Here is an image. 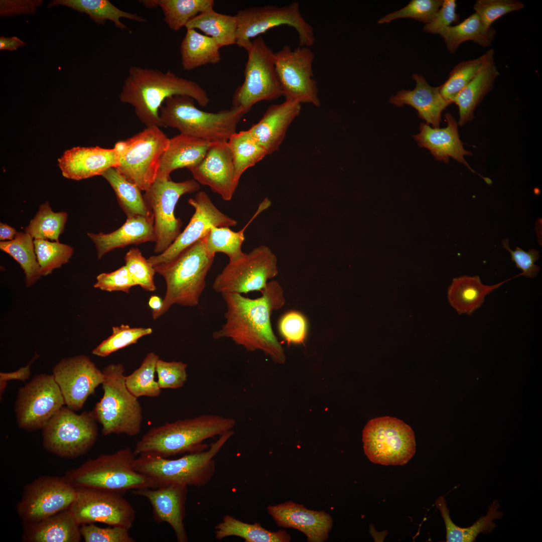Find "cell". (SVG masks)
I'll return each instance as SVG.
<instances>
[{"label": "cell", "mask_w": 542, "mask_h": 542, "mask_svg": "<svg viewBox=\"0 0 542 542\" xmlns=\"http://www.w3.org/2000/svg\"><path fill=\"white\" fill-rule=\"evenodd\" d=\"M447 126L445 128L432 127L422 122L419 133L413 136L420 147L428 149L435 159L448 163L450 157L464 165L472 173L479 175L488 184L492 181L479 175L469 165L464 156L472 154L465 150L461 141L458 131V123L449 113L445 114Z\"/></svg>", "instance_id": "obj_25"}, {"label": "cell", "mask_w": 542, "mask_h": 542, "mask_svg": "<svg viewBox=\"0 0 542 542\" xmlns=\"http://www.w3.org/2000/svg\"><path fill=\"white\" fill-rule=\"evenodd\" d=\"M149 306L152 310V315L158 313L162 308L163 300L156 295L151 296L148 302Z\"/></svg>", "instance_id": "obj_63"}, {"label": "cell", "mask_w": 542, "mask_h": 542, "mask_svg": "<svg viewBox=\"0 0 542 542\" xmlns=\"http://www.w3.org/2000/svg\"><path fill=\"white\" fill-rule=\"evenodd\" d=\"M27 45V43L20 38L14 36L12 37H0L1 50H16L18 48Z\"/></svg>", "instance_id": "obj_61"}, {"label": "cell", "mask_w": 542, "mask_h": 542, "mask_svg": "<svg viewBox=\"0 0 542 542\" xmlns=\"http://www.w3.org/2000/svg\"><path fill=\"white\" fill-rule=\"evenodd\" d=\"M496 33L494 28L486 26L474 13L462 22L444 28L439 35L443 39L448 51L454 53L460 45L466 41L488 47L492 44Z\"/></svg>", "instance_id": "obj_34"}, {"label": "cell", "mask_w": 542, "mask_h": 542, "mask_svg": "<svg viewBox=\"0 0 542 542\" xmlns=\"http://www.w3.org/2000/svg\"><path fill=\"white\" fill-rule=\"evenodd\" d=\"M80 525L68 509L39 521L23 523L25 542H79Z\"/></svg>", "instance_id": "obj_31"}, {"label": "cell", "mask_w": 542, "mask_h": 542, "mask_svg": "<svg viewBox=\"0 0 542 542\" xmlns=\"http://www.w3.org/2000/svg\"><path fill=\"white\" fill-rule=\"evenodd\" d=\"M64 6L79 13H86L91 20L98 24H103L106 20L112 22L115 26L122 30L132 32L120 19L124 18L139 23H146L147 20L136 14L122 11L108 0H54L49 3L48 8Z\"/></svg>", "instance_id": "obj_35"}, {"label": "cell", "mask_w": 542, "mask_h": 542, "mask_svg": "<svg viewBox=\"0 0 542 542\" xmlns=\"http://www.w3.org/2000/svg\"><path fill=\"white\" fill-rule=\"evenodd\" d=\"M238 22L235 16L216 12L213 9L202 13L186 25L188 29H198L214 39L219 47L236 44Z\"/></svg>", "instance_id": "obj_39"}, {"label": "cell", "mask_w": 542, "mask_h": 542, "mask_svg": "<svg viewBox=\"0 0 542 542\" xmlns=\"http://www.w3.org/2000/svg\"><path fill=\"white\" fill-rule=\"evenodd\" d=\"M136 455L129 448L89 459L66 472L64 477L76 488L85 487L124 493L129 490L157 488L135 469Z\"/></svg>", "instance_id": "obj_7"}, {"label": "cell", "mask_w": 542, "mask_h": 542, "mask_svg": "<svg viewBox=\"0 0 542 542\" xmlns=\"http://www.w3.org/2000/svg\"><path fill=\"white\" fill-rule=\"evenodd\" d=\"M76 497L68 509L80 525L102 523L130 529L136 511L123 494L97 489L76 488Z\"/></svg>", "instance_id": "obj_19"}, {"label": "cell", "mask_w": 542, "mask_h": 542, "mask_svg": "<svg viewBox=\"0 0 542 542\" xmlns=\"http://www.w3.org/2000/svg\"><path fill=\"white\" fill-rule=\"evenodd\" d=\"M236 44L247 51L251 39L281 25L294 28L298 33L300 46L311 47L315 38L313 26L302 16L299 4L294 2L283 7H252L238 11Z\"/></svg>", "instance_id": "obj_14"}, {"label": "cell", "mask_w": 542, "mask_h": 542, "mask_svg": "<svg viewBox=\"0 0 542 542\" xmlns=\"http://www.w3.org/2000/svg\"><path fill=\"white\" fill-rule=\"evenodd\" d=\"M364 453L369 460L383 465H403L416 452L411 427L401 420L385 416L370 420L362 432Z\"/></svg>", "instance_id": "obj_12"}, {"label": "cell", "mask_w": 542, "mask_h": 542, "mask_svg": "<svg viewBox=\"0 0 542 542\" xmlns=\"http://www.w3.org/2000/svg\"><path fill=\"white\" fill-rule=\"evenodd\" d=\"M215 143L181 133L173 137L161 158L158 175L170 178L174 170L197 165Z\"/></svg>", "instance_id": "obj_32"}, {"label": "cell", "mask_w": 542, "mask_h": 542, "mask_svg": "<svg viewBox=\"0 0 542 542\" xmlns=\"http://www.w3.org/2000/svg\"><path fill=\"white\" fill-rule=\"evenodd\" d=\"M16 230L3 223H0V240L1 241H9L13 240L16 236Z\"/></svg>", "instance_id": "obj_62"}, {"label": "cell", "mask_w": 542, "mask_h": 542, "mask_svg": "<svg viewBox=\"0 0 542 542\" xmlns=\"http://www.w3.org/2000/svg\"><path fill=\"white\" fill-rule=\"evenodd\" d=\"M511 279L487 286L482 284L478 276L464 275L454 278L448 289V301L459 315H471L482 305L486 295Z\"/></svg>", "instance_id": "obj_33"}, {"label": "cell", "mask_w": 542, "mask_h": 542, "mask_svg": "<svg viewBox=\"0 0 542 542\" xmlns=\"http://www.w3.org/2000/svg\"><path fill=\"white\" fill-rule=\"evenodd\" d=\"M314 57L311 50L305 46L292 50L285 45L274 53L276 71L286 99L320 106L312 69Z\"/></svg>", "instance_id": "obj_17"}, {"label": "cell", "mask_w": 542, "mask_h": 542, "mask_svg": "<svg viewBox=\"0 0 542 542\" xmlns=\"http://www.w3.org/2000/svg\"><path fill=\"white\" fill-rule=\"evenodd\" d=\"M52 375L63 396L66 406L77 411L81 410L96 388L104 379L89 356L80 354L63 358L53 367Z\"/></svg>", "instance_id": "obj_21"}, {"label": "cell", "mask_w": 542, "mask_h": 542, "mask_svg": "<svg viewBox=\"0 0 542 542\" xmlns=\"http://www.w3.org/2000/svg\"><path fill=\"white\" fill-rule=\"evenodd\" d=\"M65 212L53 211L48 202L41 204L38 211L25 228V232L35 239L59 241L67 220Z\"/></svg>", "instance_id": "obj_45"}, {"label": "cell", "mask_w": 542, "mask_h": 542, "mask_svg": "<svg viewBox=\"0 0 542 542\" xmlns=\"http://www.w3.org/2000/svg\"><path fill=\"white\" fill-rule=\"evenodd\" d=\"M524 7V4L517 0H477L473 6L475 13L488 27L502 16Z\"/></svg>", "instance_id": "obj_52"}, {"label": "cell", "mask_w": 542, "mask_h": 542, "mask_svg": "<svg viewBox=\"0 0 542 542\" xmlns=\"http://www.w3.org/2000/svg\"><path fill=\"white\" fill-rule=\"evenodd\" d=\"M227 143L232 155L235 181L238 185L243 173L262 160L267 154L248 130L235 132Z\"/></svg>", "instance_id": "obj_42"}, {"label": "cell", "mask_w": 542, "mask_h": 542, "mask_svg": "<svg viewBox=\"0 0 542 542\" xmlns=\"http://www.w3.org/2000/svg\"><path fill=\"white\" fill-rule=\"evenodd\" d=\"M134 286L137 285L124 265L113 272L99 274L93 287L103 291H121L128 294Z\"/></svg>", "instance_id": "obj_56"}, {"label": "cell", "mask_w": 542, "mask_h": 542, "mask_svg": "<svg viewBox=\"0 0 542 542\" xmlns=\"http://www.w3.org/2000/svg\"><path fill=\"white\" fill-rule=\"evenodd\" d=\"M281 336L288 344L303 343L307 332V323L305 317L301 313L291 311L284 315L279 324Z\"/></svg>", "instance_id": "obj_55"}, {"label": "cell", "mask_w": 542, "mask_h": 542, "mask_svg": "<svg viewBox=\"0 0 542 542\" xmlns=\"http://www.w3.org/2000/svg\"><path fill=\"white\" fill-rule=\"evenodd\" d=\"M0 249L19 263L24 272L27 287L33 286L42 277L35 251L34 239L29 234L19 232L13 240L1 241Z\"/></svg>", "instance_id": "obj_41"}, {"label": "cell", "mask_w": 542, "mask_h": 542, "mask_svg": "<svg viewBox=\"0 0 542 542\" xmlns=\"http://www.w3.org/2000/svg\"><path fill=\"white\" fill-rule=\"evenodd\" d=\"M236 424L232 418L204 414L178 420L150 429L136 445L135 455L148 454L168 458L185 453L206 450L204 442L232 430Z\"/></svg>", "instance_id": "obj_3"}, {"label": "cell", "mask_w": 542, "mask_h": 542, "mask_svg": "<svg viewBox=\"0 0 542 542\" xmlns=\"http://www.w3.org/2000/svg\"><path fill=\"white\" fill-rule=\"evenodd\" d=\"M267 510L279 526L299 530L309 542L326 541L333 527V519L328 513L309 509L292 501L269 505Z\"/></svg>", "instance_id": "obj_24"}, {"label": "cell", "mask_w": 542, "mask_h": 542, "mask_svg": "<svg viewBox=\"0 0 542 542\" xmlns=\"http://www.w3.org/2000/svg\"><path fill=\"white\" fill-rule=\"evenodd\" d=\"M97 422L92 411L77 414L63 406L41 430L43 446L62 458L82 456L96 441Z\"/></svg>", "instance_id": "obj_10"}, {"label": "cell", "mask_w": 542, "mask_h": 542, "mask_svg": "<svg viewBox=\"0 0 542 542\" xmlns=\"http://www.w3.org/2000/svg\"><path fill=\"white\" fill-rule=\"evenodd\" d=\"M101 176L112 188L118 203L126 217L152 214L141 193L142 190L127 180L115 168L108 169Z\"/></svg>", "instance_id": "obj_40"}, {"label": "cell", "mask_w": 542, "mask_h": 542, "mask_svg": "<svg viewBox=\"0 0 542 542\" xmlns=\"http://www.w3.org/2000/svg\"><path fill=\"white\" fill-rule=\"evenodd\" d=\"M443 2V0H412L402 9L380 18L378 23L383 24L400 18H412L425 25L432 20Z\"/></svg>", "instance_id": "obj_50"}, {"label": "cell", "mask_w": 542, "mask_h": 542, "mask_svg": "<svg viewBox=\"0 0 542 542\" xmlns=\"http://www.w3.org/2000/svg\"><path fill=\"white\" fill-rule=\"evenodd\" d=\"M457 3L455 0H443V3L432 20L424 25V32L439 34L444 28L452 23H459L460 17L456 12Z\"/></svg>", "instance_id": "obj_58"}, {"label": "cell", "mask_w": 542, "mask_h": 542, "mask_svg": "<svg viewBox=\"0 0 542 542\" xmlns=\"http://www.w3.org/2000/svg\"><path fill=\"white\" fill-rule=\"evenodd\" d=\"M301 110L300 103L286 99L268 106L259 121L248 130L267 155L271 154L279 150L288 127Z\"/></svg>", "instance_id": "obj_27"}, {"label": "cell", "mask_w": 542, "mask_h": 542, "mask_svg": "<svg viewBox=\"0 0 542 542\" xmlns=\"http://www.w3.org/2000/svg\"><path fill=\"white\" fill-rule=\"evenodd\" d=\"M159 356L151 352L147 354L140 367L125 377V385L136 397L159 396L161 390L155 379L156 364Z\"/></svg>", "instance_id": "obj_46"}, {"label": "cell", "mask_w": 542, "mask_h": 542, "mask_svg": "<svg viewBox=\"0 0 542 542\" xmlns=\"http://www.w3.org/2000/svg\"><path fill=\"white\" fill-rule=\"evenodd\" d=\"M214 256L207 250L204 237L172 260L153 266L166 284L162 307L152 315L154 320L163 315L174 304L186 307L198 305Z\"/></svg>", "instance_id": "obj_4"}, {"label": "cell", "mask_w": 542, "mask_h": 542, "mask_svg": "<svg viewBox=\"0 0 542 542\" xmlns=\"http://www.w3.org/2000/svg\"><path fill=\"white\" fill-rule=\"evenodd\" d=\"M220 47L211 37L194 29H188L180 45L182 66L191 71L207 64L221 61Z\"/></svg>", "instance_id": "obj_37"}, {"label": "cell", "mask_w": 542, "mask_h": 542, "mask_svg": "<svg viewBox=\"0 0 542 542\" xmlns=\"http://www.w3.org/2000/svg\"><path fill=\"white\" fill-rule=\"evenodd\" d=\"M42 0L0 1L1 16H13L21 14H34L37 8L43 3Z\"/></svg>", "instance_id": "obj_59"}, {"label": "cell", "mask_w": 542, "mask_h": 542, "mask_svg": "<svg viewBox=\"0 0 542 542\" xmlns=\"http://www.w3.org/2000/svg\"><path fill=\"white\" fill-rule=\"evenodd\" d=\"M231 430L219 436L208 450L187 453L175 459L142 454L136 457V470L150 478L158 487L177 484L202 487L210 481L216 470L214 457L233 435Z\"/></svg>", "instance_id": "obj_5"}, {"label": "cell", "mask_w": 542, "mask_h": 542, "mask_svg": "<svg viewBox=\"0 0 542 542\" xmlns=\"http://www.w3.org/2000/svg\"><path fill=\"white\" fill-rule=\"evenodd\" d=\"M200 184L194 179L176 182L170 178L157 175L143 195L154 216L155 236L154 251L159 254L166 250L181 233V220L175 215L180 197L199 191Z\"/></svg>", "instance_id": "obj_11"}, {"label": "cell", "mask_w": 542, "mask_h": 542, "mask_svg": "<svg viewBox=\"0 0 542 542\" xmlns=\"http://www.w3.org/2000/svg\"><path fill=\"white\" fill-rule=\"evenodd\" d=\"M38 357V355L35 354L31 361L25 366H23L17 370L12 372H1L0 381L8 382L9 380H19L25 381L29 378L31 375V366L32 364Z\"/></svg>", "instance_id": "obj_60"}, {"label": "cell", "mask_w": 542, "mask_h": 542, "mask_svg": "<svg viewBox=\"0 0 542 542\" xmlns=\"http://www.w3.org/2000/svg\"><path fill=\"white\" fill-rule=\"evenodd\" d=\"M187 95L202 107L210 100L206 91L196 82L152 68L133 66L123 82L119 95L120 101L131 105L136 115L146 127L163 126L160 109L169 97Z\"/></svg>", "instance_id": "obj_2"}, {"label": "cell", "mask_w": 542, "mask_h": 542, "mask_svg": "<svg viewBox=\"0 0 542 542\" xmlns=\"http://www.w3.org/2000/svg\"><path fill=\"white\" fill-rule=\"evenodd\" d=\"M485 54V59L478 72L453 101L459 108L458 124L461 126L473 120L476 108L492 90L499 75L495 62L494 50L490 49Z\"/></svg>", "instance_id": "obj_30"}, {"label": "cell", "mask_w": 542, "mask_h": 542, "mask_svg": "<svg viewBox=\"0 0 542 542\" xmlns=\"http://www.w3.org/2000/svg\"><path fill=\"white\" fill-rule=\"evenodd\" d=\"M502 245L509 251L511 259L515 263L516 267L522 271L519 276H524L530 279L537 276L540 270V267L535 264V262L540 256L539 252L537 249L530 248L528 251H525L521 248L516 247L514 250H511L509 246L508 238L502 240Z\"/></svg>", "instance_id": "obj_57"}, {"label": "cell", "mask_w": 542, "mask_h": 542, "mask_svg": "<svg viewBox=\"0 0 542 542\" xmlns=\"http://www.w3.org/2000/svg\"><path fill=\"white\" fill-rule=\"evenodd\" d=\"M187 364L181 361H166L159 359L156 364L157 382L161 389H177L187 380Z\"/></svg>", "instance_id": "obj_53"}, {"label": "cell", "mask_w": 542, "mask_h": 542, "mask_svg": "<svg viewBox=\"0 0 542 542\" xmlns=\"http://www.w3.org/2000/svg\"><path fill=\"white\" fill-rule=\"evenodd\" d=\"M64 404L52 374H36L19 389L15 405L18 425L28 431L42 430Z\"/></svg>", "instance_id": "obj_16"}, {"label": "cell", "mask_w": 542, "mask_h": 542, "mask_svg": "<svg viewBox=\"0 0 542 542\" xmlns=\"http://www.w3.org/2000/svg\"><path fill=\"white\" fill-rule=\"evenodd\" d=\"M88 236L95 244L97 257L116 248L130 245L155 242V236L153 214L147 216L128 217L119 228L110 233L88 232Z\"/></svg>", "instance_id": "obj_29"}, {"label": "cell", "mask_w": 542, "mask_h": 542, "mask_svg": "<svg viewBox=\"0 0 542 542\" xmlns=\"http://www.w3.org/2000/svg\"><path fill=\"white\" fill-rule=\"evenodd\" d=\"M153 332L151 328H132L128 325L113 326L112 334L92 351L100 357H107L117 351L136 343L142 337Z\"/></svg>", "instance_id": "obj_49"}, {"label": "cell", "mask_w": 542, "mask_h": 542, "mask_svg": "<svg viewBox=\"0 0 542 542\" xmlns=\"http://www.w3.org/2000/svg\"><path fill=\"white\" fill-rule=\"evenodd\" d=\"M76 494L64 477L41 476L26 485L17 512L23 523L36 522L68 509Z\"/></svg>", "instance_id": "obj_18"}, {"label": "cell", "mask_w": 542, "mask_h": 542, "mask_svg": "<svg viewBox=\"0 0 542 542\" xmlns=\"http://www.w3.org/2000/svg\"><path fill=\"white\" fill-rule=\"evenodd\" d=\"M125 265L137 286L148 292L156 290L154 283L156 273L152 266L138 248H130L124 257Z\"/></svg>", "instance_id": "obj_51"}, {"label": "cell", "mask_w": 542, "mask_h": 542, "mask_svg": "<svg viewBox=\"0 0 542 542\" xmlns=\"http://www.w3.org/2000/svg\"><path fill=\"white\" fill-rule=\"evenodd\" d=\"M198 183L210 187L224 201H230L238 185L232 157L227 142L215 143L203 160L188 169Z\"/></svg>", "instance_id": "obj_22"}, {"label": "cell", "mask_w": 542, "mask_h": 542, "mask_svg": "<svg viewBox=\"0 0 542 542\" xmlns=\"http://www.w3.org/2000/svg\"><path fill=\"white\" fill-rule=\"evenodd\" d=\"M154 8L159 6L164 21L175 31H179L192 18L213 9V0H153Z\"/></svg>", "instance_id": "obj_44"}, {"label": "cell", "mask_w": 542, "mask_h": 542, "mask_svg": "<svg viewBox=\"0 0 542 542\" xmlns=\"http://www.w3.org/2000/svg\"><path fill=\"white\" fill-rule=\"evenodd\" d=\"M169 140L160 127L151 126L117 142L114 148L119 165L115 168L127 180L146 191L157 176Z\"/></svg>", "instance_id": "obj_9"}, {"label": "cell", "mask_w": 542, "mask_h": 542, "mask_svg": "<svg viewBox=\"0 0 542 542\" xmlns=\"http://www.w3.org/2000/svg\"><path fill=\"white\" fill-rule=\"evenodd\" d=\"M412 78L416 82L413 90H401L391 96L390 103L398 107L407 104L415 108L420 118L433 127H439L443 110L452 102L442 96L440 86L430 85L421 74L414 73Z\"/></svg>", "instance_id": "obj_28"}, {"label": "cell", "mask_w": 542, "mask_h": 542, "mask_svg": "<svg viewBox=\"0 0 542 542\" xmlns=\"http://www.w3.org/2000/svg\"><path fill=\"white\" fill-rule=\"evenodd\" d=\"M436 506L441 512L446 529V541L447 542H472L480 533L491 532L496 526L493 520L500 519L503 513L498 511L500 506L497 500H495L488 507L486 515L482 516L471 526L461 527L456 525L449 515L445 498L440 496L435 501Z\"/></svg>", "instance_id": "obj_36"}, {"label": "cell", "mask_w": 542, "mask_h": 542, "mask_svg": "<svg viewBox=\"0 0 542 542\" xmlns=\"http://www.w3.org/2000/svg\"><path fill=\"white\" fill-rule=\"evenodd\" d=\"M261 292V296L256 299L236 293L222 294L226 321L212 336L229 338L248 351L261 350L275 362L283 364L284 350L273 330L270 316L284 305V291L278 282L271 281Z\"/></svg>", "instance_id": "obj_1"}, {"label": "cell", "mask_w": 542, "mask_h": 542, "mask_svg": "<svg viewBox=\"0 0 542 542\" xmlns=\"http://www.w3.org/2000/svg\"><path fill=\"white\" fill-rule=\"evenodd\" d=\"M132 493L148 500L152 507L155 520L158 523L169 524L173 528L178 542L189 540L184 522L187 486L171 484L156 488L135 489Z\"/></svg>", "instance_id": "obj_23"}, {"label": "cell", "mask_w": 542, "mask_h": 542, "mask_svg": "<svg viewBox=\"0 0 542 542\" xmlns=\"http://www.w3.org/2000/svg\"><path fill=\"white\" fill-rule=\"evenodd\" d=\"M244 80L235 90L232 108L249 111L260 101H270L283 95L276 71L274 52L259 36L252 40L247 51Z\"/></svg>", "instance_id": "obj_13"}, {"label": "cell", "mask_w": 542, "mask_h": 542, "mask_svg": "<svg viewBox=\"0 0 542 542\" xmlns=\"http://www.w3.org/2000/svg\"><path fill=\"white\" fill-rule=\"evenodd\" d=\"M278 274V259L270 249L261 245L229 262L215 278L213 290L221 295L261 291Z\"/></svg>", "instance_id": "obj_15"}, {"label": "cell", "mask_w": 542, "mask_h": 542, "mask_svg": "<svg viewBox=\"0 0 542 542\" xmlns=\"http://www.w3.org/2000/svg\"><path fill=\"white\" fill-rule=\"evenodd\" d=\"M215 537L218 540L233 536L243 538L245 542H289L290 534L285 530H268L260 523H248L226 515L214 527Z\"/></svg>", "instance_id": "obj_38"}, {"label": "cell", "mask_w": 542, "mask_h": 542, "mask_svg": "<svg viewBox=\"0 0 542 542\" xmlns=\"http://www.w3.org/2000/svg\"><path fill=\"white\" fill-rule=\"evenodd\" d=\"M485 58L484 53L477 58L457 64L451 71L447 80L440 86L443 98L453 103L457 95L476 75Z\"/></svg>", "instance_id": "obj_48"}, {"label": "cell", "mask_w": 542, "mask_h": 542, "mask_svg": "<svg viewBox=\"0 0 542 542\" xmlns=\"http://www.w3.org/2000/svg\"><path fill=\"white\" fill-rule=\"evenodd\" d=\"M267 207V204L262 202L255 215L239 231H233L229 227H214L212 228L205 237L208 251L214 254L217 252L223 253L229 257V262L236 261L242 257L245 254L242 251L241 246L245 240V228L259 213Z\"/></svg>", "instance_id": "obj_43"}, {"label": "cell", "mask_w": 542, "mask_h": 542, "mask_svg": "<svg viewBox=\"0 0 542 542\" xmlns=\"http://www.w3.org/2000/svg\"><path fill=\"white\" fill-rule=\"evenodd\" d=\"M124 371L120 363L110 364L102 370L103 394L92 412L104 436L115 434L132 437L141 431L142 409L138 398L125 385Z\"/></svg>", "instance_id": "obj_8"}, {"label": "cell", "mask_w": 542, "mask_h": 542, "mask_svg": "<svg viewBox=\"0 0 542 542\" xmlns=\"http://www.w3.org/2000/svg\"><path fill=\"white\" fill-rule=\"evenodd\" d=\"M248 111L231 108L207 112L197 108L191 97L176 95L165 101L160 118L163 126L176 128L180 133L212 142H227Z\"/></svg>", "instance_id": "obj_6"}, {"label": "cell", "mask_w": 542, "mask_h": 542, "mask_svg": "<svg viewBox=\"0 0 542 542\" xmlns=\"http://www.w3.org/2000/svg\"><path fill=\"white\" fill-rule=\"evenodd\" d=\"M129 529L118 526L101 527L94 523L80 525V532L85 542H134Z\"/></svg>", "instance_id": "obj_54"}, {"label": "cell", "mask_w": 542, "mask_h": 542, "mask_svg": "<svg viewBox=\"0 0 542 542\" xmlns=\"http://www.w3.org/2000/svg\"><path fill=\"white\" fill-rule=\"evenodd\" d=\"M58 162L64 177L78 181L102 175L108 169L117 167L119 156L114 148L77 147L65 151Z\"/></svg>", "instance_id": "obj_26"}, {"label": "cell", "mask_w": 542, "mask_h": 542, "mask_svg": "<svg viewBox=\"0 0 542 542\" xmlns=\"http://www.w3.org/2000/svg\"><path fill=\"white\" fill-rule=\"evenodd\" d=\"M34 244L42 276H47L67 263L74 251L71 246L59 241L35 239Z\"/></svg>", "instance_id": "obj_47"}, {"label": "cell", "mask_w": 542, "mask_h": 542, "mask_svg": "<svg viewBox=\"0 0 542 542\" xmlns=\"http://www.w3.org/2000/svg\"><path fill=\"white\" fill-rule=\"evenodd\" d=\"M188 203L195 210L188 224L166 250L147 259L152 266L172 260L187 248L205 237L214 227H229L237 224L236 220L215 206L205 191L197 192L194 198L189 199Z\"/></svg>", "instance_id": "obj_20"}]
</instances>
